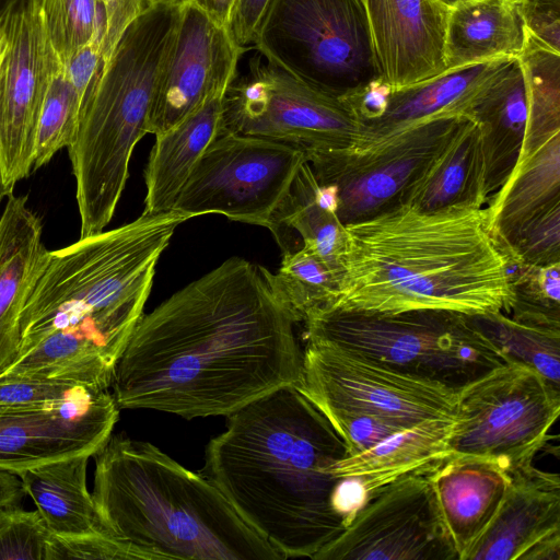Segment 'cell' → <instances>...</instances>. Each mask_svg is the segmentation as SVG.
I'll return each instance as SVG.
<instances>
[{
    "instance_id": "obj_1",
    "label": "cell",
    "mask_w": 560,
    "mask_h": 560,
    "mask_svg": "<svg viewBox=\"0 0 560 560\" xmlns=\"http://www.w3.org/2000/svg\"><path fill=\"white\" fill-rule=\"evenodd\" d=\"M266 268L231 257L143 314L113 376L119 409L229 416L298 385V323Z\"/></svg>"
},
{
    "instance_id": "obj_2",
    "label": "cell",
    "mask_w": 560,
    "mask_h": 560,
    "mask_svg": "<svg viewBox=\"0 0 560 560\" xmlns=\"http://www.w3.org/2000/svg\"><path fill=\"white\" fill-rule=\"evenodd\" d=\"M226 419L207 444L203 475L282 559L314 560L348 525L332 472L348 456L343 440L295 385Z\"/></svg>"
},
{
    "instance_id": "obj_3",
    "label": "cell",
    "mask_w": 560,
    "mask_h": 560,
    "mask_svg": "<svg viewBox=\"0 0 560 560\" xmlns=\"http://www.w3.org/2000/svg\"><path fill=\"white\" fill-rule=\"evenodd\" d=\"M343 225L339 283L326 307L371 313L508 314L511 261L479 205L434 210L395 202Z\"/></svg>"
},
{
    "instance_id": "obj_4",
    "label": "cell",
    "mask_w": 560,
    "mask_h": 560,
    "mask_svg": "<svg viewBox=\"0 0 560 560\" xmlns=\"http://www.w3.org/2000/svg\"><path fill=\"white\" fill-rule=\"evenodd\" d=\"M94 456L97 513L133 559L282 560L210 479L155 445L110 435Z\"/></svg>"
},
{
    "instance_id": "obj_5",
    "label": "cell",
    "mask_w": 560,
    "mask_h": 560,
    "mask_svg": "<svg viewBox=\"0 0 560 560\" xmlns=\"http://www.w3.org/2000/svg\"><path fill=\"white\" fill-rule=\"evenodd\" d=\"M187 220L173 210L142 213L119 228L49 250L22 312L19 359L48 335L59 334L114 374L143 315L156 264Z\"/></svg>"
},
{
    "instance_id": "obj_6",
    "label": "cell",
    "mask_w": 560,
    "mask_h": 560,
    "mask_svg": "<svg viewBox=\"0 0 560 560\" xmlns=\"http://www.w3.org/2000/svg\"><path fill=\"white\" fill-rule=\"evenodd\" d=\"M182 3H155L121 33L84 101L67 148L75 179L80 237L97 234L114 217L136 144L148 133L162 67Z\"/></svg>"
},
{
    "instance_id": "obj_7",
    "label": "cell",
    "mask_w": 560,
    "mask_h": 560,
    "mask_svg": "<svg viewBox=\"0 0 560 560\" xmlns=\"http://www.w3.org/2000/svg\"><path fill=\"white\" fill-rule=\"evenodd\" d=\"M304 324L306 341L458 390L506 362L471 316L455 312L389 314L323 307Z\"/></svg>"
},
{
    "instance_id": "obj_8",
    "label": "cell",
    "mask_w": 560,
    "mask_h": 560,
    "mask_svg": "<svg viewBox=\"0 0 560 560\" xmlns=\"http://www.w3.org/2000/svg\"><path fill=\"white\" fill-rule=\"evenodd\" d=\"M253 47L335 98L346 100L382 78L359 0H269Z\"/></svg>"
},
{
    "instance_id": "obj_9",
    "label": "cell",
    "mask_w": 560,
    "mask_h": 560,
    "mask_svg": "<svg viewBox=\"0 0 560 560\" xmlns=\"http://www.w3.org/2000/svg\"><path fill=\"white\" fill-rule=\"evenodd\" d=\"M559 412L560 387L506 361L458 390L447 453L493 462L511 475L533 465Z\"/></svg>"
},
{
    "instance_id": "obj_10",
    "label": "cell",
    "mask_w": 560,
    "mask_h": 560,
    "mask_svg": "<svg viewBox=\"0 0 560 560\" xmlns=\"http://www.w3.org/2000/svg\"><path fill=\"white\" fill-rule=\"evenodd\" d=\"M362 128L346 100L315 90L258 52L223 97L221 129L289 144L305 153L342 150Z\"/></svg>"
},
{
    "instance_id": "obj_11",
    "label": "cell",
    "mask_w": 560,
    "mask_h": 560,
    "mask_svg": "<svg viewBox=\"0 0 560 560\" xmlns=\"http://www.w3.org/2000/svg\"><path fill=\"white\" fill-rule=\"evenodd\" d=\"M305 151L221 129L188 176L173 207L188 219L223 214L269 229Z\"/></svg>"
},
{
    "instance_id": "obj_12",
    "label": "cell",
    "mask_w": 560,
    "mask_h": 560,
    "mask_svg": "<svg viewBox=\"0 0 560 560\" xmlns=\"http://www.w3.org/2000/svg\"><path fill=\"white\" fill-rule=\"evenodd\" d=\"M296 387L323 412H360L405 429L454 417L458 389L418 378L339 348L306 342Z\"/></svg>"
},
{
    "instance_id": "obj_13",
    "label": "cell",
    "mask_w": 560,
    "mask_h": 560,
    "mask_svg": "<svg viewBox=\"0 0 560 560\" xmlns=\"http://www.w3.org/2000/svg\"><path fill=\"white\" fill-rule=\"evenodd\" d=\"M314 560H458L430 471L372 491Z\"/></svg>"
},
{
    "instance_id": "obj_14",
    "label": "cell",
    "mask_w": 560,
    "mask_h": 560,
    "mask_svg": "<svg viewBox=\"0 0 560 560\" xmlns=\"http://www.w3.org/2000/svg\"><path fill=\"white\" fill-rule=\"evenodd\" d=\"M7 50L0 67V168L8 197L33 172L37 121L58 58L40 0H15L5 11Z\"/></svg>"
},
{
    "instance_id": "obj_15",
    "label": "cell",
    "mask_w": 560,
    "mask_h": 560,
    "mask_svg": "<svg viewBox=\"0 0 560 560\" xmlns=\"http://www.w3.org/2000/svg\"><path fill=\"white\" fill-rule=\"evenodd\" d=\"M113 394L82 387L42 404H0V469L19 474L43 464L94 456L119 418Z\"/></svg>"
},
{
    "instance_id": "obj_16",
    "label": "cell",
    "mask_w": 560,
    "mask_h": 560,
    "mask_svg": "<svg viewBox=\"0 0 560 560\" xmlns=\"http://www.w3.org/2000/svg\"><path fill=\"white\" fill-rule=\"evenodd\" d=\"M230 28L187 0L166 54L149 117L148 133L160 136L209 98L224 95L237 78L242 55Z\"/></svg>"
},
{
    "instance_id": "obj_17",
    "label": "cell",
    "mask_w": 560,
    "mask_h": 560,
    "mask_svg": "<svg viewBox=\"0 0 560 560\" xmlns=\"http://www.w3.org/2000/svg\"><path fill=\"white\" fill-rule=\"evenodd\" d=\"M382 79L393 90L445 71L450 7L444 0H359Z\"/></svg>"
},
{
    "instance_id": "obj_18",
    "label": "cell",
    "mask_w": 560,
    "mask_h": 560,
    "mask_svg": "<svg viewBox=\"0 0 560 560\" xmlns=\"http://www.w3.org/2000/svg\"><path fill=\"white\" fill-rule=\"evenodd\" d=\"M560 126L527 125L518 158L486 209L490 233L509 259L539 222L560 214Z\"/></svg>"
},
{
    "instance_id": "obj_19",
    "label": "cell",
    "mask_w": 560,
    "mask_h": 560,
    "mask_svg": "<svg viewBox=\"0 0 560 560\" xmlns=\"http://www.w3.org/2000/svg\"><path fill=\"white\" fill-rule=\"evenodd\" d=\"M560 536V477L530 465L511 474L493 520L466 560H523L537 544Z\"/></svg>"
},
{
    "instance_id": "obj_20",
    "label": "cell",
    "mask_w": 560,
    "mask_h": 560,
    "mask_svg": "<svg viewBox=\"0 0 560 560\" xmlns=\"http://www.w3.org/2000/svg\"><path fill=\"white\" fill-rule=\"evenodd\" d=\"M49 250L26 196H8L0 218V375L19 359L21 316Z\"/></svg>"
},
{
    "instance_id": "obj_21",
    "label": "cell",
    "mask_w": 560,
    "mask_h": 560,
    "mask_svg": "<svg viewBox=\"0 0 560 560\" xmlns=\"http://www.w3.org/2000/svg\"><path fill=\"white\" fill-rule=\"evenodd\" d=\"M468 117H433L413 141L386 154L360 173L330 183L337 188L338 220L345 224L395 203Z\"/></svg>"
},
{
    "instance_id": "obj_22",
    "label": "cell",
    "mask_w": 560,
    "mask_h": 560,
    "mask_svg": "<svg viewBox=\"0 0 560 560\" xmlns=\"http://www.w3.org/2000/svg\"><path fill=\"white\" fill-rule=\"evenodd\" d=\"M430 476L458 560H466L498 512L511 475L490 460L451 457Z\"/></svg>"
},
{
    "instance_id": "obj_23",
    "label": "cell",
    "mask_w": 560,
    "mask_h": 560,
    "mask_svg": "<svg viewBox=\"0 0 560 560\" xmlns=\"http://www.w3.org/2000/svg\"><path fill=\"white\" fill-rule=\"evenodd\" d=\"M470 116L479 127L480 186L486 201L512 172L527 125L526 82L517 58L483 91Z\"/></svg>"
},
{
    "instance_id": "obj_24",
    "label": "cell",
    "mask_w": 560,
    "mask_h": 560,
    "mask_svg": "<svg viewBox=\"0 0 560 560\" xmlns=\"http://www.w3.org/2000/svg\"><path fill=\"white\" fill-rule=\"evenodd\" d=\"M512 59L445 70L433 78L393 90L383 116L365 124L361 133L396 131L439 115L470 116L479 96Z\"/></svg>"
},
{
    "instance_id": "obj_25",
    "label": "cell",
    "mask_w": 560,
    "mask_h": 560,
    "mask_svg": "<svg viewBox=\"0 0 560 560\" xmlns=\"http://www.w3.org/2000/svg\"><path fill=\"white\" fill-rule=\"evenodd\" d=\"M452 421L428 420L400 431L338 460L332 472L338 479L351 481L363 502L375 489L409 474L429 472L450 458L446 441Z\"/></svg>"
},
{
    "instance_id": "obj_26",
    "label": "cell",
    "mask_w": 560,
    "mask_h": 560,
    "mask_svg": "<svg viewBox=\"0 0 560 560\" xmlns=\"http://www.w3.org/2000/svg\"><path fill=\"white\" fill-rule=\"evenodd\" d=\"M224 95L209 98L173 128L155 137L144 171L143 214L172 211L188 176L221 131Z\"/></svg>"
},
{
    "instance_id": "obj_27",
    "label": "cell",
    "mask_w": 560,
    "mask_h": 560,
    "mask_svg": "<svg viewBox=\"0 0 560 560\" xmlns=\"http://www.w3.org/2000/svg\"><path fill=\"white\" fill-rule=\"evenodd\" d=\"M526 28L514 0H465L451 4L444 43L445 70L517 58Z\"/></svg>"
},
{
    "instance_id": "obj_28",
    "label": "cell",
    "mask_w": 560,
    "mask_h": 560,
    "mask_svg": "<svg viewBox=\"0 0 560 560\" xmlns=\"http://www.w3.org/2000/svg\"><path fill=\"white\" fill-rule=\"evenodd\" d=\"M89 458V455L73 456L18 474L25 494L34 501L56 536L108 534L86 487Z\"/></svg>"
},
{
    "instance_id": "obj_29",
    "label": "cell",
    "mask_w": 560,
    "mask_h": 560,
    "mask_svg": "<svg viewBox=\"0 0 560 560\" xmlns=\"http://www.w3.org/2000/svg\"><path fill=\"white\" fill-rule=\"evenodd\" d=\"M480 133L477 121L465 119L441 145L419 176L396 202L423 210L457 203L482 206L480 186Z\"/></svg>"
},
{
    "instance_id": "obj_30",
    "label": "cell",
    "mask_w": 560,
    "mask_h": 560,
    "mask_svg": "<svg viewBox=\"0 0 560 560\" xmlns=\"http://www.w3.org/2000/svg\"><path fill=\"white\" fill-rule=\"evenodd\" d=\"M318 184L310 164L298 170L282 202L278 207L269 230L278 241L292 231L301 246L315 250L327 261L338 265L343 241V225L317 198Z\"/></svg>"
},
{
    "instance_id": "obj_31",
    "label": "cell",
    "mask_w": 560,
    "mask_h": 560,
    "mask_svg": "<svg viewBox=\"0 0 560 560\" xmlns=\"http://www.w3.org/2000/svg\"><path fill=\"white\" fill-rule=\"evenodd\" d=\"M471 317L505 361L521 362L560 387V328L518 322L502 312Z\"/></svg>"
},
{
    "instance_id": "obj_32",
    "label": "cell",
    "mask_w": 560,
    "mask_h": 560,
    "mask_svg": "<svg viewBox=\"0 0 560 560\" xmlns=\"http://www.w3.org/2000/svg\"><path fill=\"white\" fill-rule=\"evenodd\" d=\"M272 284L296 322L328 306L338 288L339 266L301 246L283 253L281 265L271 275Z\"/></svg>"
},
{
    "instance_id": "obj_33",
    "label": "cell",
    "mask_w": 560,
    "mask_h": 560,
    "mask_svg": "<svg viewBox=\"0 0 560 560\" xmlns=\"http://www.w3.org/2000/svg\"><path fill=\"white\" fill-rule=\"evenodd\" d=\"M82 101L68 78L63 63L56 59L47 82L35 136L33 172L46 165L73 139Z\"/></svg>"
},
{
    "instance_id": "obj_34",
    "label": "cell",
    "mask_w": 560,
    "mask_h": 560,
    "mask_svg": "<svg viewBox=\"0 0 560 560\" xmlns=\"http://www.w3.org/2000/svg\"><path fill=\"white\" fill-rule=\"evenodd\" d=\"M48 39L61 62L91 44L104 46L107 16L102 0H40Z\"/></svg>"
},
{
    "instance_id": "obj_35",
    "label": "cell",
    "mask_w": 560,
    "mask_h": 560,
    "mask_svg": "<svg viewBox=\"0 0 560 560\" xmlns=\"http://www.w3.org/2000/svg\"><path fill=\"white\" fill-rule=\"evenodd\" d=\"M51 535L37 510L0 508V560H47Z\"/></svg>"
},
{
    "instance_id": "obj_36",
    "label": "cell",
    "mask_w": 560,
    "mask_h": 560,
    "mask_svg": "<svg viewBox=\"0 0 560 560\" xmlns=\"http://www.w3.org/2000/svg\"><path fill=\"white\" fill-rule=\"evenodd\" d=\"M324 415L343 440L348 456L362 453L406 430L394 421L360 412L329 411Z\"/></svg>"
},
{
    "instance_id": "obj_37",
    "label": "cell",
    "mask_w": 560,
    "mask_h": 560,
    "mask_svg": "<svg viewBox=\"0 0 560 560\" xmlns=\"http://www.w3.org/2000/svg\"><path fill=\"white\" fill-rule=\"evenodd\" d=\"M125 560L133 559L131 551L108 534L60 537L51 535L47 560Z\"/></svg>"
},
{
    "instance_id": "obj_38",
    "label": "cell",
    "mask_w": 560,
    "mask_h": 560,
    "mask_svg": "<svg viewBox=\"0 0 560 560\" xmlns=\"http://www.w3.org/2000/svg\"><path fill=\"white\" fill-rule=\"evenodd\" d=\"M82 387L47 380L0 381V404H42L62 400L74 395Z\"/></svg>"
},
{
    "instance_id": "obj_39",
    "label": "cell",
    "mask_w": 560,
    "mask_h": 560,
    "mask_svg": "<svg viewBox=\"0 0 560 560\" xmlns=\"http://www.w3.org/2000/svg\"><path fill=\"white\" fill-rule=\"evenodd\" d=\"M517 7L527 34L560 52V3L521 2Z\"/></svg>"
},
{
    "instance_id": "obj_40",
    "label": "cell",
    "mask_w": 560,
    "mask_h": 560,
    "mask_svg": "<svg viewBox=\"0 0 560 560\" xmlns=\"http://www.w3.org/2000/svg\"><path fill=\"white\" fill-rule=\"evenodd\" d=\"M107 16L103 57L106 62L125 28L150 4L148 0H102Z\"/></svg>"
},
{
    "instance_id": "obj_41",
    "label": "cell",
    "mask_w": 560,
    "mask_h": 560,
    "mask_svg": "<svg viewBox=\"0 0 560 560\" xmlns=\"http://www.w3.org/2000/svg\"><path fill=\"white\" fill-rule=\"evenodd\" d=\"M393 88L382 78L366 84L359 92L346 98L358 118L365 124L378 119L385 113Z\"/></svg>"
},
{
    "instance_id": "obj_42",
    "label": "cell",
    "mask_w": 560,
    "mask_h": 560,
    "mask_svg": "<svg viewBox=\"0 0 560 560\" xmlns=\"http://www.w3.org/2000/svg\"><path fill=\"white\" fill-rule=\"evenodd\" d=\"M268 2L269 0H236L229 28L240 46L248 48L253 44Z\"/></svg>"
},
{
    "instance_id": "obj_43",
    "label": "cell",
    "mask_w": 560,
    "mask_h": 560,
    "mask_svg": "<svg viewBox=\"0 0 560 560\" xmlns=\"http://www.w3.org/2000/svg\"><path fill=\"white\" fill-rule=\"evenodd\" d=\"M220 26L229 27L236 0H187Z\"/></svg>"
},
{
    "instance_id": "obj_44",
    "label": "cell",
    "mask_w": 560,
    "mask_h": 560,
    "mask_svg": "<svg viewBox=\"0 0 560 560\" xmlns=\"http://www.w3.org/2000/svg\"><path fill=\"white\" fill-rule=\"evenodd\" d=\"M25 495L16 474L0 469V508L18 505Z\"/></svg>"
},
{
    "instance_id": "obj_45",
    "label": "cell",
    "mask_w": 560,
    "mask_h": 560,
    "mask_svg": "<svg viewBox=\"0 0 560 560\" xmlns=\"http://www.w3.org/2000/svg\"><path fill=\"white\" fill-rule=\"evenodd\" d=\"M5 11L0 15V67L7 50Z\"/></svg>"
},
{
    "instance_id": "obj_46",
    "label": "cell",
    "mask_w": 560,
    "mask_h": 560,
    "mask_svg": "<svg viewBox=\"0 0 560 560\" xmlns=\"http://www.w3.org/2000/svg\"><path fill=\"white\" fill-rule=\"evenodd\" d=\"M186 0H148V3L155 4V3H183Z\"/></svg>"
},
{
    "instance_id": "obj_47",
    "label": "cell",
    "mask_w": 560,
    "mask_h": 560,
    "mask_svg": "<svg viewBox=\"0 0 560 560\" xmlns=\"http://www.w3.org/2000/svg\"><path fill=\"white\" fill-rule=\"evenodd\" d=\"M15 0H0V15L14 2Z\"/></svg>"
},
{
    "instance_id": "obj_48",
    "label": "cell",
    "mask_w": 560,
    "mask_h": 560,
    "mask_svg": "<svg viewBox=\"0 0 560 560\" xmlns=\"http://www.w3.org/2000/svg\"><path fill=\"white\" fill-rule=\"evenodd\" d=\"M517 3L521 2H547V3H560V0H514Z\"/></svg>"
},
{
    "instance_id": "obj_49",
    "label": "cell",
    "mask_w": 560,
    "mask_h": 560,
    "mask_svg": "<svg viewBox=\"0 0 560 560\" xmlns=\"http://www.w3.org/2000/svg\"><path fill=\"white\" fill-rule=\"evenodd\" d=\"M4 196L5 195H4L3 187H2V176H1V168H0V202Z\"/></svg>"
},
{
    "instance_id": "obj_50",
    "label": "cell",
    "mask_w": 560,
    "mask_h": 560,
    "mask_svg": "<svg viewBox=\"0 0 560 560\" xmlns=\"http://www.w3.org/2000/svg\"><path fill=\"white\" fill-rule=\"evenodd\" d=\"M444 1L447 2L448 4H453L455 2L465 1V0H444Z\"/></svg>"
}]
</instances>
